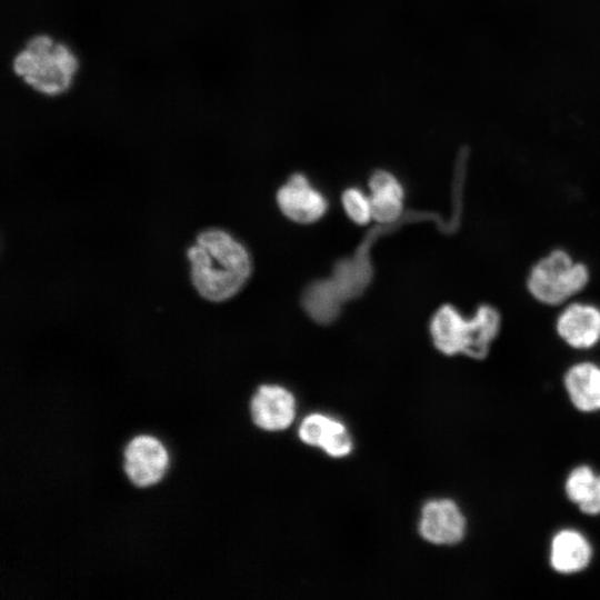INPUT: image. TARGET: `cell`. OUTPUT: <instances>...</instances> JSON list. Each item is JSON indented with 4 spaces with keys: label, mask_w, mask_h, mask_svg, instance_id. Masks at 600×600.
I'll return each mask as SVG.
<instances>
[{
    "label": "cell",
    "mask_w": 600,
    "mask_h": 600,
    "mask_svg": "<svg viewBox=\"0 0 600 600\" xmlns=\"http://www.w3.org/2000/svg\"><path fill=\"white\" fill-rule=\"evenodd\" d=\"M464 531L466 519L452 500H431L423 506L419 532L426 541L439 546L456 544L462 540Z\"/></svg>",
    "instance_id": "5"
},
{
    "label": "cell",
    "mask_w": 600,
    "mask_h": 600,
    "mask_svg": "<svg viewBox=\"0 0 600 600\" xmlns=\"http://www.w3.org/2000/svg\"><path fill=\"white\" fill-rule=\"evenodd\" d=\"M298 433L302 442L319 447L334 458L346 457L352 450V441L346 426L321 413L306 417Z\"/></svg>",
    "instance_id": "9"
},
{
    "label": "cell",
    "mask_w": 600,
    "mask_h": 600,
    "mask_svg": "<svg viewBox=\"0 0 600 600\" xmlns=\"http://www.w3.org/2000/svg\"><path fill=\"white\" fill-rule=\"evenodd\" d=\"M253 423L266 431H281L290 427L296 417L293 394L276 384L261 386L250 401Z\"/></svg>",
    "instance_id": "6"
},
{
    "label": "cell",
    "mask_w": 600,
    "mask_h": 600,
    "mask_svg": "<svg viewBox=\"0 0 600 600\" xmlns=\"http://www.w3.org/2000/svg\"><path fill=\"white\" fill-rule=\"evenodd\" d=\"M591 547L587 539L574 530H562L551 543L550 562L560 573H574L590 562Z\"/></svg>",
    "instance_id": "12"
},
{
    "label": "cell",
    "mask_w": 600,
    "mask_h": 600,
    "mask_svg": "<svg viewBox=\"0 0 600 600\" xmlns=\"http://www.w3.org/2000/svg\"><path fill=\"white\" fill-rule=\"evenodd\" d=\"M430 332L436 348L442 353L466 354L472 333L471 318H463L452 306H442L431 320Z\"/></svg>",
    "instance_id": "10"
},
{
    "label": "cell",
    "mask_w": 600,
    "mask_h": 600,
    "mask_svg": "<svg viewBox=\"0 0 600 600\" xmlns=\"http://www.w3.org/2000/svg\"><path fill=\"white\" fill-rule=\"evenodd\" d=\"M588 280L589 271L583 263L576 262L563 250H554L533 266L527 287L541 303L557 306L581 291Z\"/></svg>",
    "instance_id": "3"
},
{
    "label": "cell",
    "mask_w": 600,
    "mask_h": 600,
    "mask_svg": "<svg viewBox=\"0 0 600 600\" xmlns=\"http://www.w3.org/2000/svg\"><path fill=\"white\" fill-rule=\"evenodd\" d=\"M578 506L583 513L592 516L600 513V476H597L591 491Z\"/></svg>",
    "instance_id": "17"
},
{
    "label": "cell",
    "mask_w": 600,
    "mask_h": 600,
    "mask_svg": "<svg viewBox=\"0 0 600 600\" xmlns=\"http://www.w3.org/2000/svg\"><path fill=\"white\" fill-rule=\"evenodd\" d=\"M342 203L349 218L358 224H366L372 219L370 199L359 189L346 190L342 196Z\"/></svg>",
    "instance_id": "16"
},
{
    "label": "cell",
    "mask_w": 600,
    "mask_h": 600,
    "mask_svg": "<svg viewBox=\"0 0 600 600\" xmlns=\"http://www.w3.org/2000/svg\"><path fill=\"white\" fill-rule=\"evenodd\" d=\"M369 188L372 218L382 223L399 218L403 199L399 181L391 173L379 170L371 176Z\"/></svg>",
    "instance_id": "13"
},
{
    "label": "cell",
    "mask_w": 600,
    "mask_h": 600,
    "mask_svg": "<svg viewBox=\"0 0 600 600\" xmlns=\"http://www.w3.org/2000/svg\"><path fill=\"white\" fill-rule=\"evenodd\" d=\"M472 336L466 356L481 360L490 349V344L497 337L500 328V314L490 304H481L471 318Z\"/></svg>",
    "instance_id": "14"
},
{
    "label": "cell",
    "mask_w": 600,
    "mask_h": 600,
    "mask_svg": "<svg viewBox=\"0 0 600 600\" xmlns=\"http://www.w3.org/2000/svg\"><path fill=\"white\" fill-rule=\"evenodd\" d=\"M13 74L30 90L57 98L74 83L80 61L71 47L49 33L29 37L11 60Z\"/></svg>",
    "instance_id": "2"
},
{
    "label": "cell",
    "mask_w": 600,
    "mask_h": 600,
    "mask_svg": "<svg viewBox=\"0 0 600 600\" xmlns=\"http://www.w3.org/2000/svg\"><path fill=\"white\" fill-rule=\"evenodd\" d=\"M556 328L572 348H591L600 340V309L589 303H571L559 314Z\"/></svg>",
    "instance_id": "7"
},
{
    "label": "cell",
    "mask_w": 600,
    "mask_h": 600,
    "mask_svg": "<svg viewBox=\"0 0 600 600\" xmlns=\"http://www.w3.org/2000/svg\"><path fill=\"white\" fill-rule=\"evenodd\" d=\"M597 476L587 467L581 466L576 468L568 477L566 482V493L568 498L580 504L591 491Z\"/></svg>",
    "instance_id": "15"
},
{
    "label": "cell",
    "mask_w": 600,
    "mask_h": 600,
    "mask_svg": "<svg viewBox=\"0 0 600 600\" xmlns=\"http://www.w3.org/2000/svg\"><path fill=\"white\" fill-rule=\"evenodd\" d=\"M564 386L574 407L584 412L600 410V368L591 362L571 367Z\"/></svg>",
    "instance_id": "11"
},
{
    "label": "cell",
    "mask_w": 600,
    "mask_h": 600,
    "mask_svg": "<svg viewBox=\"0 0 600 600\" xmlns=\"http://www.w3.org/2000/svg\"><path fill=\"white\" fill-rule=\"evenodd\" d=\"M187 256L194 288L210 301L231 298L250 276L251 262L247 249L220 229L199 233Z\"/></svg>",
    "instance_id": "1"
},
{
    "label": "cell",
    "mask_w": 600,
    "mask_h": 600,
    "mask_svg": "<svg viewBox=\"0 0 600 600\" xmlns=\"http://www.w3.org/2000/svg\"><path fill=\"white\" fill-rule=\"evenodd\" d=\"M122 467L131 484L148 488L160 482L166 476L169 468V452L157 437L139 433L126 443Z\"/></svg>",
    "instance_id": "4"
},
{
    "label": "cell",
    "mask_w": 600,
    "mask_h": 600,
    "mask_svg": "<svg viewBox=\"0 0 600 600\" xmlns=\"http://www.w3.org/2000/svg\"><path fill=\"white\" fill-rule=\"evenodd\" d=\"M281 211L291 220L310 223L323 216L326 199L313 189L303 174H293L277 196Z\"/></svg>",
    "instance_id": "8"
}]
</instances>
